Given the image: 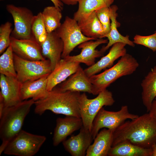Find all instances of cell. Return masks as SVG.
I'll return each instance as SVG.
<instances>
[{"label":"cell","instance_id":"obj_24","mask_svg":"<svg viewBox=\"0 0 156 156\" xmlns=\"http://www.w3.org/2000/svg\"><path fill=\"white\" fill-rule=\"evenodd\" d=\"M77 23L81 32L86 36L96 40L105 37L103 26L95 11Z\"/></svg>","mask_w":156,"mask_h":156},{"label":"cell","instance_id":"obj_29","mask_svg":"<svg viewBox=\"0 0 156 156\" xmlns=\"http://www.w3.org/2000/svg\"><path fill=\"white\" fill-rule=\"evenodd\" d=\"M31 31L34 38L41 45L48 34L41 12L34 15L32 23Z\"/></svg>","mask_w":156,"mask_h":156},{"label":"cell","instance_id":"obj_10","mask_svg":"<svg viewBox=\"0 0 156 156\" xmlns=\"http://www.w3.org/2000/svg\"><path fill=\"white\" fill-rule=\"evenodd\" d=\"M6 9L11 15L14 21V28L11 36L20 39H34L31 31L34 16L32 12L27 8L12 4L7 5Z\"/></svg>","mask_w":156,"mask_h":156},{"label":"cell","instance_id":"obj_16","mask_svg":"<svg viewBox=\"0 0 156 156\" xmlns=\"http://www.w3.org/2000/svg\"><path fill=\"white\" fill-rule=\"evenodd\" d=\"M79 133L62 142L65 149L72 156H86V151L94 140L90 132L83 125Z\"/></svg>","mask_w":156,"mask_h":156},{"label":"cell","instance_id":"obj_25","mask_svg":"<svg viewBox=\"0 0 156 156\" xmlns=\"http://www.w3.org/2000/svg\"><path fill=\"white\" fill-rule=\"evenodd\" d=\"M114 0H79L78 8L74 14L73 18L77 22L86 18L96 10L105 7H109Z\"/></svg>","mask_w":156,"mask_h":156},{"label":"cell","instance_id":"obj_13","mask_svg":"<svg viewBox=\"0 0 156 156\" xmlns=\"http://www.w3.org/2000/svg\"><path fill=\"white\" fill-rule=\"evenodd\" d=\"M80 63L62 58L47 77V90L51 91L75 73L80 66Z\"/></svg>","mask_w":156,"mask_h":156},{"label":"cell","instance_id":"obj_30","mask_svg":"<svg viewBox=\"0 0 156 156\" xmlns=\"http://www.w3.org/2000/svg\"><path fill=\"white\" fill-rule=\"evenodd\" d=\"M12 24L7 21L0 26V54H2L11 43V34L12 31Z\"/></svg>","mask_w":156,"mask_h":156},{"label":"cell","instance_id":"obj_18","mask_svg":"<svg viewBox=\"0 0 156 156\" xmlns=\"http://www.w3.org/2000/svg\"><path fill=\"white\" fill-rule=\"evenodd\" d=\"M82 126V121L80 117L66 116L64 118H57L53 138V145L58 146L68 136L80 129Z\"/></svg>","mask_w":156,"mask_h":156},{"label":"cell","instance_id":"obj_8","mask_svg":"<svg viewBox=\"0 0 156 156\" xmlns=\"http://www.w3.org/2000/svg\"><path fill=\"white\" fill-rule=\"evenodd\" d=\"M139 116L129 112L126 105L121 106L116 112L105 110L103 107L99 111L93 122L90 133L94 140L99 130L107 128L113 132L127 120H132Z\"/></svg>","mask_w":156,"mask_h":156},{"label":"cell","instance_id":"obj_32","mask_svg":"<svg viewBox=\"0 0 156 156\" xmlns=\"http://www.w3.org/2000/svg\"><path fill=\"white\" fill-rule=\"evenodd\" d=\"M134 44L144 46L151 50L153 52L156 51V31L151 35L142 36L135 35L133 38Z\"/></svg>","mask_w":156,"mask_h":156},{"label":"cell","instance_id":"obj_31","mask_svg":"<svg viewBox=\"0 0 156 156\" xmlns=\"http://www.w3.org/2000/svg\"><path fill=\"white\" fill-rule=\"evenodd\" d=\"M110 8L105 7L95 11L97 16L102 24L106 36L109 33L110 28Z\"/></svg>","mask_w":156,"mask_h":156},{"label":"cell","instance_id":"obj_15","mask_svg":"<svg viewBox=\"0 0 156 156\" xmlns=\"http://www.w3.org/2000/svg\"><path fill=\"white\" fill-rule=\"evenodd\" d=\"M107 39H98L85 42L78 45V48L81 49L80 54L76 55L68 56L65 58L72 61L83 63L90 66L95 63L96 58L103 55L100 50L96 49L99 45L107 43Z\"/></svg>","mask_w":156,"mask_h":156},{"label":"cell","instance_id":"obj_9","mask_svg":"<svg viewBox=\"0 0 156 156\" xmlns=\"http://www.w3.org/2000/svg\"><path fill=\"white\" fill-rule=\"evenodd\" d=\"M55 31L64 44L62 58L70 55L74 49L81 43L90 40H96L85 36L81 32L77 21L68 16L66 17L63 23Z\"/></svg>","mask_w":156,"mask_h":156},{"label":"cell","instance_id":"obj_33","mask_svg":"<svg viewBox=\"0 0 156 156\" xmlns=\"http://www.w3.org/2000/svg\"><path fill=\"white\" fill-rule=\"evenodd\" d=\"M148 113L156 120V100L153 101Z\"/></svg>","mask_w":156,"mask_h":156},{"label":"cell","instance_id":"obj_17","mask_svg":"<svg viewBox=\"0 0 156 156\" xmlns=\"http://www.w3.org/2000/svg\"><path fill=\"white\" fill-rule=\"evenodd\" d=\"M40 46L42 55L50 61L53 71L62 59L64 49L63 42L55 31L48 33L46 39Z\"/></svg>","mask_w":156,"mask_h":156},{"label":"cell","instance_id":"obj_19","mask_svg":"<svg viewBox=\"0 0 156 156\" xmlns=\"http://www.w3.org/2000/svg\"><path fill=\"white\" fill-rule=\"evenodd\" d=\"M126 44L122 42H117L112 47L109 53L93 65L84 70L89 77L97 74L102 70L110 68L114 61L127 53L125 47Z\"/></svg>","mask_w":156,"mask_h":156},{"label":"cell","instance_id":"obj_34","mask_svg":"<svg viewBox=\"0 0 156 156\" xmlns=\"http://www.w3.org/2000/svg\"><path fill=\"white\" fill-rule=\"evenodd\" d=\"M63 3L68 5H74L77 3L79 0H59Z\"/></svg>","mask_w":156,"mask_h":156},{"label":"cell","instance_id":"obj_37","mask_svg":"<svg viewBox=\"0 0 156 156\" xmlns=\"http://www.w3.org/2000/svg\"><path fill=\"white\" fill-rule=\"evenodd\" d=\"M155 99L156 100V98H155Z\"/></svg>","mask_w":156,"mask_h":156},{"label":"cell","instance_id":"obj_6","mask_svg":"<svg viewBox=\"0 0 156 156\" xmlns=\"http://www.w3.org/2000/svg\"><path fill=\"white\" fill-rule=\"evenodd\" d=\"M46 139L45 136L22 130L8 142L3 152L8 155L32 156L38 152Z\"/></svg>","mask_w":156,"mask_h":156},{"label":"cell","instance_id":"obj_2","mask_svg":"<svg viewBox=\"0 0 156 156\" xmlns=\"http://www.w3.org/2000/svg\"><path fill=\"white\" fill-rule=\"evenodd\" d=\"M80 92H62L54 88L42 98L35 101L34 112L41 115L47 110L54 114L81 118L79 106Z\"/></svg>","mask_w":156,"mask_h":156},{"label":"cell","instance_id":"obj_1","mask_svg":"<svg viewBox=\"0 0 156 156\" xmlns=\"http://www.w3.org/2000/svg\"><path fill=\"white\" fill-rule=\"evenodd\" d=\"M122 142L152 149L156 144V120L148 113L125 121L113 132L112 147Z\"/></svg>","mask_w":156,"mask_h":156},{"label":"cell","instance_id":"obj_21","mask_svg":"<svg viewBox=\"0 0 156 156\" xmlns=\"http://www.w3.org/2000/svg\"><path fill=\"white\" fill-rule=\"evenodd\" d=\"M48 75L22 83L21 88V100L31 98L35 101L44 97L48 92L47 87Z\"/></svg>","mask_w":156,"mask_h":156},{"label":"cell","instance_id":"obj_27","mask_svg":"<svg viewBox=\"0 0 156 156\" xmlns=\"http://www.w3.org/2000/svg\"><path fill=\"white\" fill-rule=\"evenodd\" d=\"M60 9L54 6H48L41 12L48 33L55 31L61 25L62 14Z\"/></svg>","mask_w":156,"mask_h":156},{"label":"cell","instance_id":"obj_7","mask_svg":"<svg viewBox=\"0 0 156 156\" xmlns=\"http://www.w3.org/2000/svg\"><path fill=\"white\" fill-rule=\"evenodd\" d=\"M13 55L16 77L22 83L49 75L52 71L50 62L48 59L30 60L21 58L14 53Z\"/></svg>","mask_w":156,"mask_h":156},{"label":"cell","instance_id":"obj_28","mask_svg":"<svg viewBox=\"0 0 156 156\" xmlns=\"http://www.w3.org/2000/svg\"><path fill=\"white\" fill-rule=\"evenodd\" d=\"M0 73L7 76L16 77L13 52L10 44L0 57Z\"/></svg>","mask_w":156,"mask_h":156},{"label":"cell","instance_id":"obj_3","mask_svg":"<svg viewBox=\"0 0 156 156\" xmlns=\"http://www.w3.org/2000/svg\"><path fill=\"white\" fill-rule=\"evenodd\" d=\"M34 102L31 99L5 108L0 117V137L2 141L0 147V155L8 142L22 130L25 118Z\"/></svg>","mask_w":156,"mask_h":156},{"label":"cell","instance_id":"obj_35","mask_svg":"<svg viewBox=\"0 0 156 156\" xmlns=\"http://www.w3.org/2000/svg\"><path fill=\"white\" fill-rule=\"evenodd\" d=\"M54 4V6L62 10L63 9V3L59 0H50Z\"/></svg>","mask_w":156,"mask_h":156},{"label":"cell","instance_id":"obj_14","mask_svg":"<svg viewBox=\"0 0 156 156\" xmlns=\"http://www.w3.org/2000/svg\"><path fill=\"white\" fill-rule=\"evenodd\" d=\"M21 84L16 77H8L0 74V97L3 100L5 108L22 101L21 97Z\"/></svg>","mask_w":156,"mask_h":156},{"label":"cell","instance_id":"obj_11","mask_svg":"<svg viewBox=\"0 0 156 156\" xmlns=\"http://www.w3.org/2000/svg\"><path fill=\"white\" fill-rule=\"evenodd\" d=\"M13 52L23 59L30 60L46 59L42 56L40 45L34 39H18L11 36Z\"/></svg>","mask_w":156,"mask_h":156},{"label":"cell","instance_id":"obj_5","mask_svg":"<svg viewBox=\"0 0 156 156\" xmlns=\"http://www.w3.org/2000/svg\"><path fill=\"white\" fill-rule=\"evenodd\" d=\"M112 92L107 89L99 93L94 98L89 99L85 92L81 94L79 106L83 125L90 132L93 120L104 106H111L115 102Z\"/></svg>","mask_w":156,"mask_h":156},{"label":"cell","instance_id":"obj_12","mask_svg":"<svg viewBox=\"0 0 156 156\" xmlns=\"http://www.w3.org/2000/svg\"><path fill=\"white\" fill-rule=\"evenodd\" d=\"M60 91H71L88 92L94 95L98 94L94 86L91 82L89 77L80 66L77 70L62 82L59 87Z\"/></svg>","mask_w":156,"mask_h":156},{"label":"cell","instance_id":"obj_22","mask_svg":"<svg viewBox=\"0 0 156 156\" xmlns=\"http://www.w3.org/2000/svg\"><path fill=\"white\" fill-rule=\"evenodd\" d=\"M111 25L110 30L105 37L107 38L108 42L107 45L103 47L100 49L101 51L104 53L110 47L117 42H122L130 46L134 47L135 44L129 39V36H124L119 33L117 28L120 26V24L117 22L116 17L118 14L116 13L118 10V7L115 5L110 6Z\"/></svg>","mask_w":156,"mask_h":156},{"label":"cell","instance_id":"obj_36","mask_svg":"<svg viewBox=\"0 0 156 156\" xmlns=\"http://www.w3.org/2000/svg\"><path fill=\"white\" fill-rule=\"evenodd\" d=\"M152 156H156V144L154 145L152 148Z\"/></svg>","mask_w":156,"mask_h":156},{"label":"cell","instance_id":"obj_23","mask_svg":"<svg viewBox=\"0 0 156 156\" xmlns=\"http://www.w3.org/2000/svg\"><path fill=\"white\" fill-rule=\"evenodd\" d=\"M143 104L148 112L156 97V65L151 69L141 83Z\"/></svg>","mask_w":156,"mask_h":156},{"label":"cell","instance_id":"obj_20","mask_svg":"<svg viewBox=\"0 0 156 156\" xmlns=\"http://www.w3.org/2000/svg\"><path fill=\"white\" fill-rule=\"evenodd\" d=\"M113 131L104 128L99 132L89 147L86 156H107L112 146Z\"/></svg>","mask_w":156,"mask_h":156},{"label":"cell","instance_id":"obj_4","mask_svg":"<svg viewBox=\"0 0 156 156\" xmlns=\"http://www.w3.org/2000/svg\"><path fill=\"white\" fill-rule=\"evenodd\" d=\"M139 66L137 60L131 55L126 53L121 57L115 64L89 78L98 94L118 79L133 73Z\"/></svg>","mask_w":156,"mask_h":156},{"label":"cell","instance_id":"obj_26","mask_svg":"<svg viewBox=\"0 0 156 156\" xmlns=\"http://www.w3.org/2000/svg\"><path fill=\"white\" fill-rule=\"evenodd\" d=\"M151 148H145L128 142H122L112 147L109 156H152Z\"/></svg>","mask_w":156,"mask_h":156}]
</instances>
